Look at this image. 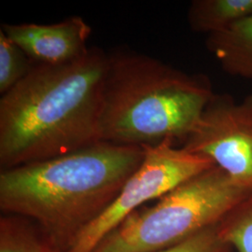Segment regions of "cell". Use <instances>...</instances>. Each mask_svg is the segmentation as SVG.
I'll list each match as a JSON object with an SVG mask.
<instances>
[{"instance_id":"cell-1","label":"cell","mask_w":252,"mask_h":252,"mask_svg":"<svg viewBox=\"0 0 252 252\" xmlns=\"http://www.w3.org/2000/svg\"><path fill=\"white\" fill-rule=\"evenodd\" d=\"M108 54L90 47L61 65L35 64L0 99V167L10 169L99 142Z\"/></svg>"},{"instance_id":"cell-2","label":"cell","mask_w":252,"mask_h":252,"mask_svg":"<svg viewBox=\"0 0 252 252\" xmlns=\"http://www.w3.org/2000/svg\"><path fill=\"white\" fill-rule=\"evenodd\" d=\"M142 147L99 141L0 173L2 214L36 224L57 252H68L140 166Z\"/></svg>"},{"instance_id":"cell-3","label":"cell","mask_w":252,"mask_h":252,"mask_svg":"<svg viewBox=\"0 0 252 252\" xmlns=\"http://www.w3.org/2000/svg\"><path fill=\"white\" fill-rule=\"evenodd\" d=\"M215 93L205 75H190L146 54H108L100 140L148 147L182 143Z\"/></svg>"},{"instance_id":"cell-4","label":"cell","mask_w":252,"mask_h":252,"mask_svg":"<svg viewBox=\"0 0 252 252\" xmlns=\"http://www.w3.org/2000/svg\"><path fill=\"white\" fill-rule=\"evenodd\" d=\"M252 191L213 166L138 208L92 252H155L216 226Z\"/></svg>"},{"instance_id":"cell-5","label":"cell","mask_w":252,"mask_h":252,"mask_svg":"<svg viewBox=\"0 0 252 252\" xmlns=\"http://www.w3.org/2000/svg\"><path fill=\"white\" fill-rule=\"evenodd\" d=\"M167 139L144 147V160L126 181L117 198L78 237L68 252H92L126 218L150 201L161 198L183 182L216 166Z\"/></svg>"},{"instance_id":"cell-6","label":"cell","mask_w":252,"mask_h":252,"mask_svg":"<svg viewBox=\"0 0 252 252\" xmlns=\"http://www.w3.org/2000/svg\"><path fill=\"white\" fill-rule=\"evenodd\" d=\"M181 147L252 192V94L236 102L229 94H215Z\"/></svg>"},{"instance_id":"cell-7","label":"cell","mask_w":252,"mask_h":252,"mask_svg":"<svg viewBox=\"0 0 252 252\" xmlns=\"http://www.w3.org/2000/svg\"><path fill=\"white\" fill-rule=\"evenodd\" d=\"M0 30L27 56L41 65H61L81 58L92 33L90 26L80 16L51 25L2 24Z\"/></svg>"},{"instance_id":"cell-8","label":"cell","mask_w":252,"mask_h":252,"mask_svg":"<svg viewBox=\"0 0 252 252\" xmlns=\"http://www.w3.org/2000/svg\"><path fill=\"white\" fill-rule=\"evenodd\" d=\"M206 44L226 72L252 80V14L222 32L208 35Z\"/></svg>"},{"instance_id":"cell-9","label":"cell","mask_w":252,"mask_h":252,"mask_svg":"<svg viewBox=\"0 0 252 252\" xmlns=\"http://www.w3.org/2000/svg\"><path fill=\"white\" fill-rule=\"evenodd\" d=\"M252 14V0H194L188 10L193 31L208 35L222 32Z\"/></svg>"},{"instance_id":"cell-10","label":"cell","mask_w":252,"mask_h":252,"mask_svg":"<svg viewBox=\"0 0 252 252\" xmlns=\"http://www.w3.org/2000/svg\"><path fill=\"white\" fill-rule=\"evenodd\" d=\"M0 252H57L38 227L24 217L2 214Z\"/></svg>"},{"instance_id":"cell-11","label":"cell","mask_w":252,"mask_h":252,"mask_svg":"<svg viewBox=\"0 0 252 252\" xmlns=\"http://www.w3.org/2000/svg\"><path fill=\"white\" fill-rule=\"evenodd\" d=\"M217 232L234 252H252V193L217 224Z\"/></svg>"},{"instance_id":"cell-12","label":"cell","mask_w":252,"mask_h":252,"mask_svg":"<svg viewBox=\"0 0 252 252\" xmlns=\"http://www.w3.org/2000/svg\"><path fill=\"white\" fill-rule=\"evenodd\" d=\"M35 64L0 30V94L2 95L26 78Z\"/></svg>"},{"instance_id":"cell-13","label":"cell","mask_w":252,"mask_h":252,"mask_svg":"<svg viewBox=\"0 0 252 252\" xmlns=\"http://www.w3.org/2000/svg\"><path fill=\"white\" fill-rule=\"evenodd\" d=\"M155 252H234L217 232V225L207 228L174 247Z\"/></svg>"}]
</instances>
